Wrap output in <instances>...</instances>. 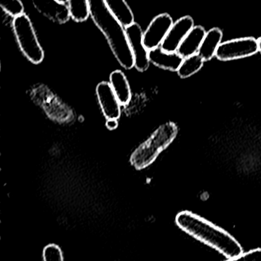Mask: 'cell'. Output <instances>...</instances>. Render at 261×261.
<instances>
[{
	"instance_id": "obj_15",
	"label": "cell",
	"mask_w": 261,
	"mask_h": 261,
	"mask_svg": "<svg viewBox=\"0 0 261 261\" xmlns=\"http://www.w3.org/2000/svg\"><path fill=\"white\" fill-rule=\"evenodd\" d=\"M109 10L124 27L127 28L135 22L133 11L126 0H104Z\"/></svg>"
},
{
	"instance_id": "obj_13",
	"label": "cell",
	"mask_w": 261,
	"mask_h": 261,
	"mask_svg": "<svg viewBox=\"0 0 261 261\" xmlns=\"http://www.w3.org/2000/svg\"><path fill=\"white\" fill-rule=\"evenodd\" d=\"M206 35L205 29L202 26H194L184 38L177 52L183 58H188L192 55L199 53L204 38Z\"/></svg>"
},
{
	"instance_id": "obj_21",
	"label": "cell",
	"mask_w": 261,
	"mask_h": 261,
	"mask_svg": "<svg viewBox=\"0 0 261 261\" xmlns=\"http://www.w3.org/2000/svg\"><path fill=\"white\" fill-rule=\"evenodd\" d=\"M118 125H119V123H118V119H107V122H106V127L110 130L116 129Z\"/></svg>"
},
{
	"instance_id": "obj_8",
	"label": "cell",
	"mask_w": 261,
	"mask_h": 261,
	"mask_svg": "<svg viewBox=\"0 0 261 261\" xmlns=\"http://www.w3.org/2000/svg\"><path fill=\"white\" fill-rule=\"evenodd\" d=\"M97 97L103 114L106 119H119L122 113V105L109 82H101L97 86Z\"/></svg>"
},
{
	"instance_id": "obj_2",
	"label": "cell",
	"mask_w": 261,
	"mask_h": 261,
	"mask_svg": "<svg viewBox=\"0 0 261 261\" xmlns=\"http://www.w3.org/2000/svg\"><path fill=\"white\" fill-rule=\"evenodd\" d=\"M89 3L90 17L105 36L116 61L126 70H131L134 58L125 27L110 12L104 0H89Z\"/></svg>"
},
{
	"instance_id": "obj_18",
	"label": "cell",
	"mask_w": 261,
	"mask_h": 261,
	"mask_svg": "<svg viewBox=\"0 0 261 261\" xmlns=\"http://www.w3.org/2000/svg\"><path fill=\"white\" fill-rule=\"evenodd\" d=\"M0 6L13 18L24 14L25 8L21 0H0Z\"/></svg>"
},
{
	"instance_id": "obj_16",
	"label": "cell",
	"mask_w": 261,
	"mask_h": 261,
	"mask_svg": "<svg viewBox=\"0 0 261 261\" xmlns=\"http://www.w3.org/2000/svg\"><path fill=\"white\" fill-rule=\"evenodd\" d=\"M205 62L199 54L184 58L179 70H177L178 75L183 79L190 77L202 68Z\"/></svg>"
},
{
	"instance_id": "obj_17",
	"label": "cell",
	"mask_w": 261,
	"mask_h": 261,
	"mask_svg": "<svg viewBox=\"0 0 261 261\" xmlns=\"http://www.w3.org/2000/svg\"><path fill=\"white\" fill-rule=\"evenodd\" d=\"M67 6L70 18L77 22H83L90 16L89 0H68Z\"/></svg>"
},
{
	"instance_id": "obj_9",
	"label": "cell",
	"mask_w": 261,
	"mask_h": 261,
	"mask_svg": "<svg viewBox=\"0 0 261 261\" xmlns=\"http://www.w3.org/2000/svg\"><path fill=\"white\" fill-rule=\"evenodd\" d=\"M194 28V20L189 15L182 17L173 23L161 47L167 52H177L178 48L188 32Z\"/></svg>"
},
{
	"instance_id": "obj_23",
	"label": "cell",
	"mask_w": 261,
	"mask_h": 261,
	"mask_svg": "<svg viewBox=\"0 0 261 261\" xmlns=\"http://www.w3.org/2000/svg\"><path fill=\"white\" fill-rule=\"evenodd\" d=\"M58 1L61 2V3H66L68 2V0H58Z\"/></svg>"
},
{
	"instance_id": "obj_20",
	"label": "cell",
	"mask_w": 261,
	"mask_h": 261,
	"mask_svg": "<svg viewBox=\"0 0 261 261\" xmlns=\"http://www.w3.org/2000/svg\"><path fill=\"white\" fill-rule=\"evenodd\" d=\"M226 261H261V248H256Z\"/></svg>"
},
{
	"instance_id": "obj_5",
	"label": "cell",
	"mask_w": 261,
	"mask_h": 261,
	"mask_svg": "<svg viewBox=\"0 0 261 261\" xmlns=\"http://www.w3.org/2000/svg\"><path fill=\"white\" fill-rule=\"evenodd\" d=\"M260 51L257 39L251 37L236 38L222 42L216 57L222 61H234L253 56Z\"/></svg>"
},
{
	"instance_id": "obj_4",
	"label": "cell",
	"mask_w": 261,
	"mask_h": 261,
	"mask_svg": "<svg viewBox=\"0 0 261 261\" xmlns=\"http://www.w3.org/2000/svg\"><path fill=\"white\" fill-rule=\"evenodd\" d=\"M12 29L18 47L24 56L32 64L42 62L44 52L29 17L24 13L14 18Z\"/></svg>"
},
{
	"instance_id": "obj_19",
	"label": "cell",
	"mask_w": 261,
	"mask_h": 261,
	"mask_svg": "<svg viewBox=\"0 0 261 261\" xmlns=\"http://www.w3.org/2000/svg\"><path fill=\"white\" fill-rule=\"evenodd\" d=\"M43 261H64L61 248L55 244L44 247L42 252Z\"/></svg>"
},
{
	"instance_id": "obj_6",
	"label": "cell",
	"mask_w": 261,
	"mask_h": 261,
	"mask_svg": "<svg viewBox=\"0 0 261 261\" xmlns=\"http://www.w3.org/2000/svg\"><path fill=\"white\" fill-rule=\"evenodd\" d=\"M127 39L133 52L134 58V67L138 71H146L150 67L149 50L144 43V33L142 28L138 23L125 28Z\"/></svg>"
},
{
	"instance_id": "obj_22",
	"label": "cell",
	"mask_w": 261,
	"mask_h": 261,
	"mask_svg": "<svg viewBox=\"0 0 261 261\" xmlns=\"http://www.w3.org/2000/svg\"><path fill=\"white\" fill-rule=\"evenodd\" d=\"M257 41H258L259 47H260V52L261 53V38H258V39H257Z\"/></svg>"
},
{
	"instance_id": "obj_1",
	"label": "cell",
	"mask_w": 261,
	"mask_h": 261,
	"mask_svg": "<svg viewBox=\"0 0 261 261\" xmlns=\"http://www.w3.org/2000/svg\"><path fill=\"white\" fill-rule=\"evenodd\" d=\"M176 223L188 236L219 251L228 259L243 253L242 245L228 231L192 212L178 213Z\"/></svg>"
},
{
	"instance_id": "obj_12",
	"label": "cell",
	"mask_w": 261,
	"mask_h": 261,
	"mask_svg": "<svg viewBox=\"0 0 261 261\" xmlns=\"http://www.w3.org/2000/svg\"><path fill=\"white\" fill-rule=\"evenodd\" d=\"M109 84L122 107H127L132 99V90L127 76L121 70H114L110 75Z\"/></svg>"
},
{
	"instance_id": "obj_10",
	"label": "cell",
	"mask_w": 261,
	"mask_h": 261,
	"mask_svg": "<svg viewBox=\"0 0 261 261\" xmlns=\"http://www.w3.org/2000/svg\"><path fill=\"white\" fill-rule=\"evenodd\" d=\"M35 9L53 22L62 24L70 18L68 6L58 0H32Z\"/></svg>"
},
{
	"instance_id": "obj_7",
	"label": "cell",
	"mask_w": 261,
	"mask_h": 261,
	"mask_svg": "<svg viewBox=\"0 0 261 261\" xmlns=\"http://www.w3.org/2000/svg\"><path fill=\"white\" fill-rule=\"evenodd\" d=\"M173 23V18L168 13L160 14L155 17L144 33L146 48L150 50L161 47Z\"/></svg>"
},
{
	"instance_id": "obj_11",
	"label": "cell",
	"mask_w": 261,
	"mask_h": 261,
	"mask_svg": "<svg viewBox=\"0 0 261 261\" xmlns=\"http://www.w3.org/2000/svg\"><path fill=\"white\" fill-rule=\"evenodd\" d=\"M149 59L159 68L177 72L184 58L178 52H167L159 47L149 50Z\"/></svg>"
},
{
	"instance_id": "obj_14",
	"label": "cell",
	"mask_w": 261,
	"mask_h": 261,
	"mask_svg": "<svg viewBox=\"0 0 261 261\" xmlns=\"http://www.w3.org/2000/svg\"><path fill=\"white\" fill-rule=\"evenodd\" d=\"M222 38H223V33L219 28H213L206 32V35L204 38L198 53L204 61H210L216 57L218 48L222 43Z\"/></svg>"
},
{
	"instance_id": "obj_3",
	"label": "cell",
	"mask_w": 261,
	"mask_h": 261,
	"mask_svg": "<svg viewBox=\"0 0 261 261\" xmlns=\"http://www.w3.org/2000/svg\"><path fill=\"white\" fill-rule=\"evenodd\" d=\"M177 134V125L173 122H167L160 125L132 153L130 163L133 167L142 170L151 165L174 141Z\"/></svg>"
}]
</instances>
